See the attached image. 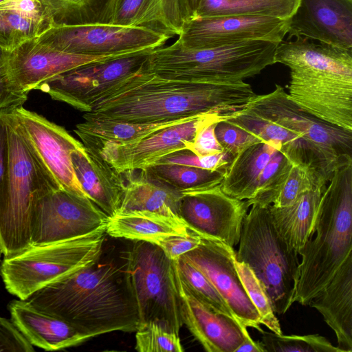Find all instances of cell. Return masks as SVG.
I'll return each mask as SVG.
<instances>
[{
	"mask_svg": "<svg viewBox=\"0 0 352 352\" xmlns=\"http://www.w3.org/2000/svg\"><path fill=\"white\" fill-rule=\"evenodd\" d=\"M146 67L147 64L106 92L87 113L135 123L204 113L231 118L256 96L244 80L210 82L166 78L148 72Z\"/></svg>",
	"mask_w": 352,
	"mask_h": 352,
	"instance_id": "obj_1",
	"label": "cell"
},
{
	"mask_svg": "<svg viewBox=\"0 0 352 352\" xmlns=\"http://www.w3.org/2000/svg\"><path fill=\"white\" fill-rule=\"evenodd\" d=\"M26 300L38 309L62 318L90 338L140 324L135 296L122 263L100 258L92 265L47 285Z\"/></svg>",
	"mask_w": 352,
	"mask_h": 352,
	"instance_id": "obj_2",
	"label": "cell"
},
{
	"mask_svg": "<svg viewBox=\"0 0 352 352\" xmlns=\"http://www.w3.org/2000/svg\"><path fill=\"white\" fill-rule=\"evenodd\" d=\"M274 60L289 69L291 100L316 118L352 131V49L296 37L278 45Z\"/></svg>",
	"mask_w": 352,
	"mask_h": 352,
	"instance_id": "obj_3",
	"label": "cell"
},
{
	"mask_svg": "<svg viewBox=\"0 0 352 352\" xmlns=\"http://www.w3.org/2000/svg\"><path fill=\"white\" fill-rule=\"evenodd\" d=\"M352 160L340 164L322 195L314 233L299 252L293 303L308 305L352 254Z\"/></svg>",
	"mask_w": 352,
	"mask_h": 352,
	"instance_id": "obj_4",
	"label": "cell"
},
{
	"mask_svg": "<svg viewBox=\"0 0 352 352\" xmlns=\"http://www.w3.org/2000/svg\"><path fill=\"white\" fill-rule=\"evenodd\" d=\"M9 161L0 193V245L4 257L32 245V228L38 201L61 188L24 134L12 113L4 112Z\"/></svg>",
	"mask_w": 352,
	"mask_h": 352,
	"instance_id": "obj_5",
	"label": "cell"
},
{
	"mask_svg": "<svg viewBox=\"0 0 352 352\" xmlns=\"http://www.w3.org/2000/svg\"><path fill=\"white\" fill-rule=\"evenodd\" d=\"M280 43L251 41L205 49H186L175 41L153 50L146 69L166 78L236 82L259 74L275 64Z\"/></svg>",
	"mask_w": 352,
	"mask_h": 352,
	"instance_id": "obj_6",
	"label": "cell"
},
{
	"mask_svg": "<svg viewBox=\"0 0 352 352\" xmlns=\"http://www.w3.org/2000/svg\"><path fill=\"white\" fill-rule=\"evenodd\" d=\"M105 234L106 228H101L4 257L0 270L6 289L25 300L47 285L92 265L102 254Z\"/></svg>",
	"mask_w": 352,
	"mask_h": 352,
	"instance_id": "obj_7",
	"label": "cell"
},
{
	"mask_svg": "<svg viewBox=\"0 0 352 352\" xmlns=\"http://www.w3.org/2000/svg\"><path fill=\"white\" fill-rule=\"evenodd\" d=\"M238 244L236 259L248 264L263 283L275 314H285L293 304L299 254L277 232L268 206H251Z\"/></svg>",
	"mask_w": 352,
	"mask_h": 352,
	"instance_id": "obj_8",
	"label": "cell"
},
{
	"mask_svg": "<svg viewBox=\"0 0 352 352\" xmlns=\"http://www.w3.org/2000/svg\"><path fill=\"white\" fill-rule=\"evenodd\" d=\"M125 258L140 324L154 320L179 334L184 324L173 261L157 244L145 241H135Z\"/></svg>",
	"mask_w": 352,
	"mask_h": 352,
	"instance_id": "obj_9",
	"label": "cell"
},
{
	"mask_svg": "<svg viewBox=\"0 0 352 352\" xmlns=\"http://www.w3.org/2000/svg\"><path fill=\"white\" fill-rule=\"evenodd\" d=\"M241 111L298 133L337 166L352 160V131L305 112L279 85L270 93L256 95Z\"/></svg>",
	"mask_w": 352,
	"mask_h": 352,
	"instance_id": "obj_10",
	"label": "cell"
},
{
	"mask_svg": "<svg viewBox=\"0 0 352 352\" xmlns=\"http://www.w3.org/2000/svg\"><path fill=\"white\" fill-rule=\"evenodd\" d=\"M153 50H141L82 65L43 82L36 89L54 100L89 113L106 92L144 68Z\"/></svg>",
	"mask_w": 352,
	"mask_h": 352,
	"instance_id": "obj_11",
	"label": "cell"
},
{
	"mask_svg": "<svg viewBox=\"0 0 352 352\" xmlns=\"http://www.w3.org/2000/svg\"><path fill=\"white\" fill-rule=\"evenodd\" d=\"M169 36L143 27L107 24L52 26L37 40L54 50L83 56H115L161 47Z\"/></svg>",
	"mask_w": 352,
	"mask_h": 352,
	"instance_id": "obj_12",
	"label": "cell"
},
{
	"mask_svg": "<svg viewBox=\"0 0 352 352\" xmlns=\"http://www.w3.org/2000/svg\"><path fill=\"white\" fill-rule=\"evenodd\" d=\"M109 217L91 200L62 188L43 197L35 209L32 245L58 242L106 228Z\"/></svg>",
	"mask_w": 352,
	"mask_h": 352,
	"instance_id": "obj_13",
	"label": "cell"
},
{
	"mask_svg": "<svg viewBox=\"0 0 352 352\" xmlns=\"http://www.w3.org/2000/svg\"><path fill=\"white\" fill-rule=\"evenodd\" d=\"M179 217L199 236L234 248L239 242L243 220L250 206L226 194L220 184L182 191Z\"/></svg>",
	"mask_w": 352,
	"mask_h": 352,
	"instance_id": "obj_14",
	"label": "cell"
},
{
	"mask_svg": "<svg viewBox=\"0 0 352 352\" xmlns=\"http://www.w3.org/2000/svg\"><path fill=\"white\" fill-rule=\"evenodd\" d=\"M289 19L265 16L196 17L182 25L176 41L186 49H205L251 41L280 43Z\"/></svg>",
	"mask_w": 352,
	"mask_h": 352,
	"instance_id": "obj_15",
	"label": "cell"
},
{
	"mask_svg": "<svg viewBox=\"0 0 352 352\" xmlns=\"http://www.w3.org/2000/svg\"><path fill=\"white\" fill-rule=\"evenodd\" d=\"M199 244L182 257L211 282L243 326L263 331L260 316L247 294L235 267V250L223 242L200 236Z\"/></svg>",
	"mask_w": 352,
	"mask_h": 352,
	"instance_id": "obj_16",
	"label": "cell"
},
{
	"mask_svg": "<svg viewBox=\"0 0 352 352\" xmlns=\"http://www.w3.org/2000/svg\"><path fill=\"white\" fill-rule=\"evenodd\" d=\"M24 134L59 186L90 199L78 180L72 153L83 144L63 126L23 107L12 111ZM91 200V199H90Z\"/></svg>",
	"mask_w": 352,
	"mask_h": 352,
	"instance_id": "obj_17",
	"label": "cell"
},
{
	"mask_svg": "<svg viewBox=\"0 0 352 352\" xmlns=\"http://www.w3.org/2000/svg\"><path fill=\"white\" fill-rule=\"evenodd\" d=\"M280 142L262 141L244 149L226 166L221 190L228 195L250 200L272 186L292 166Z\"/></svg>",
	"mask_w": 352,
	"mask_h": 352,
	"instance_id": "obj_18",
	"label": "cell"
},
{
	"mask_svg": "<svg viewBox=\"0 0 352 352\" xmlns=\"http://www.w3.org/2000/svg\"><path fill=\"white\" fill-rule=\"evenodd\" d=\"M230 119L217 114L205 113L190 120L160 130L133 143H106L98 151L100 155L118 172L147 168L164 157L186 150L197 131L206 124Z\"/></svg>",
	"mask_w": 352,
	"mask_h": 352,
	"instance_id": "obj_19",
	"label": "cell"
},
{
	"mask_svg": "<svg viewBox=\"0 0 352 352\" xmlns=\"http://www.w3.org/2000/svg\"><path fill=\"white\" fill-rule=\"evenodd\" d=\"M123 55L126 54L93 56L69 54L54 50L34 38L8 51V66L12 83L19 91L28 95L58 74L82 65Z\"/></svg>",
	"mask_w": 352,
	"mask_h": 352,
	"instance_id": "obj_20",
	"label": "cell"
},
{
	"mask_svg": "<svg viewBox=\"0 0 352 352\" xmlns=\"http://www.w3.org/2000/svg\"><path fill=\"white\" fill-rule=\"evenodd\" d=\"M287 34L352 49V0H299Z\"/></svg>",
	"mask_w": 352,
	"mask_h": 352,
	"instance_id": "obj_21",
	"label": "cell"
},
{
	"mask_svg": "<svg viewBox=\"0 0 352 352\" xmlns=\"http://www.w3.org/2000/svg\"><path fill=\"white\" fill-rule=\"evenodd\" d=\"M176 278L183 324L206 351L235 352L249 333L247 327L235 318L201 302L186 289L177 273Z\"/></svg>",
	"mask_w": 352,
	"mask_h": 352,
	"instance_id": "obj_22",
	"label": "cell"
},
{
	"mask_svg": "<svg viewBox=\"0 0 352 352\" xmlns=\"http://www.w3.org/2000/svg\"><path fill=\"white\" fill-rule=\"evenodd\" d=\"M8 309L12 322L32 346L56 351L90 338L71 323L38 309L26 300H12Z\"/></svg>",
	"mask_w": 352,
	"mask_h": 352,
	"instance_id": "obj_23",
	"label": "cell"
},
{
	"mask_svg": "<svg viewBox=\"0 0 352 352\" xmlns=\"http://www.w3.org/2000/svg\"><path fill=\"white\" fill-rule=\"evenodd\" d=\"M75 174L88 197L109 217L120 208L124 181L98 151L83 146L72 153Z\"/></svg>",
	"mask_w": 352,
	"mask_h": 352,
	"instance_id": "obj_24",
	"label": "cell"
},
{
	"mask_svg": "<svg viewBox=\"0 0 352 352\" xmlns=\"http://www.w3.org/2000/svg\"><path fill=\"white\" fill-rule=\"evenodd\" d=\"M333 331L338 347L352 352V254L309 305Z\"/></svg>",
	"mask_w": 352,
	"mask_h": 352,
	"instance_id": "obj_25",
	"label": "cell"
},
{
	"mask_svg": "<svg viewBox=\"0 0 352 352\" xmlns=\"http://www.w3.org/2000/svg\"><path fill=\"white\" fill-rule=\"evenodd\" d=\"M124 190L118 212L147 210L179 217V207L183 193L149 168L121 173Z\"/></svg>",
	"mask_w": 352,
	"mask_h": 352,
	"instance_id": "obj_26",
	"label": "cell"
},
{
	"mask_svg": "<svg viewBox=\"0 0 352 352\" xmlns=\"http://www.w3.org/2000/svg\"><path fill=\"white\" fill-rule=\"evenodd\" d=\"M53 26L43 0H8L0 4V47L12 51Z\"/></svg>",
	"mask_w": 352,
	"mask_h": 352,
	"instance_id": "obj_27",
	"label": "cell"
},
{
	"mask_svg": "<svg viewBox=\"0 0 352 352\" xmlns=\"http://www.w3.org/2000/svg\"><path fill=\"white\" fill-rule=\"evenodd\" d=\"M198 116L157 122L135 123L96 117L85 113L84 121L76 124L74 132L85 146L98 151L106 143L135 142L160 130L183 123Z\"/></svg>",
	"mask_w": 352,
	"mask_h": 352,
	"instance_id": "obj_28",
	"label": "cell"
},
{
	"mask_svg": "<svg viewBox=\"0 0 352 352\" xmlns=\"http://www.w3.org/2000/svg\"><path fill=\"white\" fill-rule=\"evenodd\" d=\"M325 187L315 186L301 194L287 206H267L277 232L287 245L298 254L314 233L318 208Z\"/></svg>",
	"mask_w": 352,
	"mask_h": 352,
	"instance_id": "obj_29",
	"label": "cell"
},
{
	"mask_svg": "<svg viewBox=\"0 0 352 352\" xmlns=\"http://www.w3.org/2000/svg\"><path fill=\"white\" fill-rule=\"evenodd\" d=\"M189 231L178 217L147 210L118 212L109 218L106 234L114 238L155 243L164 236Z\"/></svg>",
	"mask_w": 352,
	"mask_h": 352,
	"instance_id": "obj_30",
	"label": "cell"
},
{
	"mask_svg": "<svg viewBox=\"0 0 352 352\" xmlns=\"http://www.w3.org/2000/svg\"><path fill=\"white\" fill-rule=\"evenodd\" d=\"M53 26L112 25L119 0H43Z\"/></svg>",
	"mask_w": 352,
	"mask_h": 352,
	"instance_id": "obj_31",
	"label": "cell"
},
{
	"mask_svg": "<svg viewBox=\"0 0 352 352\" xmlns=\"http://www.w3.org/2000/svg\"><path fill=\"white\" fill-rule=\"evenodd\" d=\"M299 0H201L194 18L265 16L289 19Z\"/></svg>",
	"mask_w": 352,
	"mask_h": 352,
	"instance_id": "obj_32",
	"label": "cell"
},
{
	"mask_svg": "<svg viewBox=\"0 0 352 352\" xmlns=\"http://www.w3.org/2000/svg\"><path fill=\"white\" fill-rule=\"evenodd\" d=\"M320 185L305 168L292 164L272 186L254 198L247 200L251 206L258 204L285 207L292 204L298 196L315 186Z\"/></svg>",
	"mask_w": 352,
	"mask_h": 352,
	"instance_id": "obj_33",
	"label": "cell"
},
{
	"mask_svg": "<svg viewBox=\"0 0 352 352\" xmlns=\"http://www.w3.org/2000/svg\"><path fill=\"white\" fill-rule=\"evenodd\" d=\"M188 19L184 0H147L140 27L171 37L179 35L183 24Z\"/></svg>",
	"mask_w": 352,
	"mask_h": 352,
	"instance_id": "obj_34",
	"label": "cell"
},
{
	"mask_svg": "<svg viewBox=\"0 0 352 352\" xmlns=\"http://www.w3.org/2000/svg\"><path fill=\"white\" fill-rule=\"evenodd\" d=\"M148 168L182 191L220 184L225 170H212L175 164H155Z\"/></svg>",
	"mask_w": 352,
	"mask_h": 352,
	"instance_id": "obj_35",
	"label": "cell"
},
{
	"mask_svg": "<svg viewBox=\"0 0 352 352\" xmlns=\"http://www.w3.org/2000/svg\"><path fill=\"white\" fill-rule=\"evenodd\" d=\"M173 263L179 279L198 300L216 311L235 318L221 296L201 271L182 257L173 261Z\"/></svg>",
	"mask_w": 352,
	"mask_h": 352,
	"instance_id": "obj_36",
	"label": "cell"
},
{
	"mask_svg": "<svg viewBox=\"0 0 352 352\" xmlns=\"http://www.w3.org/2000/svg\"><path fill=\"white\" fill-rule=\"evenodd\" d=\"M234 263L245 292L260 316L261 324L273 333L282 334L279 321L263 283L248 264L237 261L236 258Z\"/></svg>",
	"mask_w": 352,
	"mask_h": 352,
	"instance_id": "obj_37",
	"label": "cell"
},
{
	"mask_svg": "<svg viewBox=\"0 0 352 352\" xmlns=\"http://www.w3.org/2000/svg\"><path fill=\"white\" fill-rule=\"evenodd\" d=\"M261 333L266 352H343L318 334L285 336L264 331Z\"/></svg>",
	"mask_w": 352,
	"mask_h": 352,
	"instance_id": "obj_38",
	"label": "cell"
},
{
	"mask_svg": "<svg viewBox=\"0 0 352 352\" xmlns=\"http://www.w3.org/2000/svg\"><path fill=\"white\" fill-rule=\"evenodd\" d=\"M135 349L139 352H183L179 334L154 320L139 325Z\"/></svg>",
	"mask_w": 352,
	"mask_h": 352,
	"instance_id": "obj_39",
	"label": "cell"
},
{
	"mask_svg": "<svg viewBox=\"0 0 352 352\" xmlns=\"http://www.w3.org/2000/svg\"><path fill=\"white\" fill-rule=\"evenodd\" d=\"M214 131L223 151L232 157L252 144L264 141L256 135L227 120L219 122Z\"/></svg>",
	"mask_w": 352,
	"mask_h": 352,
	"instance_id": "obj_40",
	"label": "cell"
},
{
	"mask_svg": "<svg viewBox=\"0 0 352 352\" xmlns=\"http://www.w3.org/2000/svg\"><path fill=\"white\" fill-rule=\"evenodd\" d=\"M232 158L225 151L210 155H197L188 150H182L164 157L155 164H175L212 170H224Z\"/></svg>",
	"mask_w": 352,
	"mask_h": 352,
	"instance_id": "obj_41",
	"label": "cell"
},
{
	"mask_svg": "<svg viewBox=\"0 0 352 352\" xmlns=\"http://www.w3.org/2000/svg\"><path fill=\"white\" fill-rule=\"evenodd\" d=\"M8 51L0 47V112H10L22 107L28 95L19 91L12 83L8 66Z\"/></svg>",
	"mask_w": 352,
	"mask_h": 352,
	"instance_id": "obj_42",
	"label": "cell"
},
{
	"mask_svg": "<svg viewBox=\"0 0 352 352\" xmlns=\"http://www.w3.org/2000/svg\"><path fill=\"white\" fill-rule=\"evenodd\" d=\"M201 237L189 230L186 234H171L155 243L172 261L177 260L185 253L195 248L200 243Z\"/></svg>",
	"mask_w": 352,
	"mask_h": 352,
	"instance_id": "obj_43",
	"label": "cell"
},
{
	"mask_svg": "<svg viewBox=\"0 0 352 352\" xmlns=\"http://www.w3.org/2000/svg\"><path fill=\"white\" fill-rule=\"evenodd\" d=\"M218 122H209L199 128L192 141L186 143V150L197 155H210L224 152L215 135V126Z\"/></svg>",
	"mask_w": 352,
	"mask_h": 352,
	"instance_id": "obj_44",
	"label": "cell"
},
{
	"mask_svg": "<svg viewBox=\"0 0 352 352\" xmlns=\"http://www.w3.org/2000/svg\"><path fill=\"white\" fill-rule=\"evenodd\" d=\"M32 345L15 324L0 316V351L32 352Z\"/></svg>",
	"mask_w": 352,
	"mask_h": 352,
	"instance_id": "obj_45",
	"label": "cell"
},
{
	"mask_svg": "<svg viewBox=\"0 0 352 352\" xmlns=\"http://www.w3.org/2000/svg\"><path fill=\"white\" fill-rule=\"evenodd\" d=\"M147 0H119L112 25L122 27H140Z\"/></svg>",
	"mask_w": 352,
	"mask_h": 352,
	"instance_id": "obj_46",
	"label": "cell"
},
{
	"mask_svg": "<svg viewBox=\"0 0 352 352\" xmlns=\"http://www.w3.org/2000/svg\"><path fill=\"white\" fill-rule=\"evenodd\" d=\"M9 161V144L4 112H0V193L6 182Z\"/></svg>",
	"mask_w": 352,
	"mask_h": 352,
	"instance_id": "obj_47",
	"label": "cell"
},
{
	"mask_svg": "<svg viewBox=\"0 0 352 352\" xmlns=\"http://www.w3.org/2000/svg\"><path fill=\"white\" fill-rule=\"evenodd\" d=\"M235 352H266L261 342H254L249 333Z\"/></svg>",
	"mask_w": 352,
	"mask_h": 352,
	"instance_id": "obj_48",
	"label": "cell"
},
{
	"mask_svg": "<svg viewBox=\"0 0 352 352\" xmlns=\"http://www.w3.org/2000/svg\"><path fill=\"white\" fill-rule=\"evenodd\" d=\"M186 5L189 19L194 18L201 0H184Z\"/></svg>",
	"mask_w": 352,
	"mask_h": 352,
	"instance_id": "obj_49",
	"label": "cell"
},
{
	"mask_svg": "<svg viewBox=\"0 0 352 352\" xmlns=\"http://www.w3.org/2000/svg\"><path fill=\"white\" fill-rule=\"evenodd\" d=\"M8 0H0V4L4 3V2H6Z\"/></svg>",
	"mask_w": 352,
	"mask_h": 352,
	"instance_id": "obj_50",
	"label": "cell"
},
{
	"mask_svg": "<svg viewBox=\"0 0 352 352\" xmlns=\"http://www.w3.org/2000/svg\"><path fill=\"white\" fill-rule=\"evenodd\" d=\"M1 254H2V250H1V245H0V256H1Z\"/></svg>",
	"mask_w": 352,
	"mask_h": 352,
	"instance_id": "obj_51",
	"label": "cell"
}]
</instances>
